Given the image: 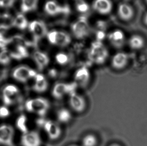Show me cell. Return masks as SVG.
I'll list each match as a JSON object with an SVG mask.
<instances>
[{"label":"cell","mask_w":147,"mask_h":146,"mask_svg":"<svg viewBox=\"0 0 147 146\" xmlns=\"http://www.w3.org/2000/svg\"><path fill=\"white\" fill-rule=\"evenodd\" d=\"M51 108V103L47 99L38 97L27 100L25 108L28 112L35 113L40 117H44Z\"/></svg>","instance_id":"obj_1"},{"label":"cell","mask_w":147,"mask_h":146,"mask_svg":"<svg viewBox=\"0 0 147 146\" xmlns=\"http://www.w3.org/2000/svg\"><path fill=\"white\" fill-rule=\"evenodd\" d=\"M36 123L38 127L44 130L51 140H57L61 137L62 129L57 123L52 120L45 119L44 117H40L37 119Z\"/></svg>","instance_id":"obj_2"},{"label":"cell","mask_w":147,"mask_h":146,"mask_svg":"<svg viewBox=\"0 0 147 146\" xmlns=\"http://www.w3.org/2000/svg\"><path fill=\"white\" fill-rule=\"evenodd\" d=\"M109 56V52L103 44L100 41L92 43L89 53V59L96 64L103 63Z\"/></svg>","instance_id":"obj_3"},{"label":"cell","mask_w":147,"mask_h":146,"mask_svg":"<svg viewBox=\"0 0 147 146\" xmlns=\"http://www.w3.org/2000/svg\"><path fill=\"white\" fill-rule=\"evenodd\" d=\"M78 84L76 82L71 83H58L55 85L52 91V95L57 99H61L65 95L69 96L75 92Z\"/></svg>","instance_id":"obj_4"},{"label":"cell","mask_w":147,"mask_h":146,"mask_svg":"<svg viewBox=\"0 0 147 146\" xmlns=\"http://www.w3.org/2000/svg\"><path fill=\"white\" fill-rule=\"evenodd\" d=\"M29 29L32 34L34 45L35 46H38L40 40L48 33L46 24L42 21H32L29 24Z\"/></svg>","instance_id":"obj_5"},{"label":"cell","mask_w":147,"mask_h":146,"mask_svg":"<svg viewBox=\"0 0 147 146\" xmlns=\"http://www.w3.org/2000/svg\"><path fill=\"white\" fill-rule=\"evenodd\" d=\"M47 36L50 43L60 47H65L71 42L70 35L63 31H51L48 33Z\"/></svg>","instance_id":"obj_6"},{"label":"cell","mask_w":147,"mask_h":146,"mask_svg":"<svg viewBox=\"0 0 147 146\" xmlns=\"http://www.w3.org/2000/svg\"><path fill=\"white\" fill-rule=\"evenodd\" d=\"M89 25L87 19L81 16L71 26V31L74 37L78 39L84 38L89 32Z\"/></svg>","instance_id":"obj_7"},{"label":"cell","mask_w":147,"mask_h":146,"mask_svg":"<svg viewBox=\"0 0 147 146\" xmlns=\"http://www.w3.org/2000/svg\"><path fill=\"white\" fill-rule=\"evenodd\" d=\"M69 105L71 109L74 112L81 113L86 108V102L84 97L75 92L69 95Z\"/></svg>","instance_id":"obj_8"},{"label":"cell","mask_w":147,"mask_h":146,"mask_svg":"<svg viewBox=\"0 0 147 146\" xmlns=\"http://www.w3.org/2000/svg\"><path fill=\"white\" fill-rule=\"evenodd\" d=\"M37 74L36 72L33 69L26 66H21L15 69L13 76L18 81L26 82L30 78H35Z\"/></svg>","instance_id":"obj_9"},{"label":"cell","mask_w":147,"mask_h":146,"mask_svg":"<svg viewBox=\"0 0 147 146\" xmlns=\"http://www.w3.org/2000/svg\"><path fill=\"white\" fill-rule=\"evenodd\" d=\"M14 131L10 125H1L0 127V145L13 146V140Z\"/></svg>","instance_id":"obj_10"},{"label":"cell","mask_w":147,"mask_h":146,"mask_svg":"<svg viewBox=\"0 0 147 146\" xmlns=\"http://www.w3.org/2000/svg\"><path fill=\"white\" fill-rule=\"evenodd\" d=\"M42 140L38 132L32 131L24 134L21 140L22 146H40Z\"/></svg>","instance_id":"obj_11"},{"label":"cell","mask_w":147,"mask_h":146,"mask_svg":"<svg viewBox=\"0 0 147 146\" xmlns=\"http://www.w3.org/2000/svg\"><path fill=\"white\" fill-rule=\"evenodd\" d=\"M45 10L47 14L56 15L61 13H68L69 9L67 7L61 6L54 1H49L45 4Z\"/></svg>","instance_id":"obj_12"},{"label":"cell","mask_w":147,"mask_h":146,"mask_svg":"<svg viewBox=\"0 0 147 146\" xmlns=\"http://www.w3.org/2000/svg\"><path fill=\"white\" fill-rule=\"evenodd\" d=\"M112 3L109 0H97L92 4V7L97 13L102 15L110 13L112 9Z\"/></svg>","instance_id":"obj_13"},{"label":"cell","mask_w":147,"mask_h":146,"mask_svg":"<svg viewBox=\"0 0 147 146\" xmlns=\"http://www.w3.org/2000/svg\"><path fill=\"white\" fill-rule=\"evenodd\" d=\"M125 35L122 31L117 30L111 33L109 35V39L110 43L116 48L122 47L125 41Z\"/></svg>","instance_id":"obj_14"},{"label":"cell","mask_w":147,"mask_h":146,"mask_svg":"<svg viewBox=\"0 0 147 146\" xmlns=\"http://www.w3.org/2000/svg\"><path fill=\"white\" fill-rule=\"evenodd\" d=\"M90 72L85 67H82L77 70L74 75V79L77 84L85 86L87 84L90 79Z\"/></svg>","instance_id":"obj_15"},{"label":"cell","mask_w":147,"mask_h":146,"mask_svg":"<svg viewBox=\"0 0 147 146\" xmlns=\"http://www.w3.org/2000/svg\"><path fill=\"white\" fill-rule=\"evenodd\" d=\"M128 61V57L124 52L117 53L112 60V66L115 69H121L125 67Z\"/></svg>","instance_id":"obj_16"},{"label":"cell","mask_w":147,"mask_h":146,"mask_svg":"<svg viewBox=\"0 0 147 146\" xmlns=\"http://www.w3.org/2000/svg\"><path fill=\"white\" fill-rule=\"evenodd\" d=\"M35 83L33 86V90L38 93H43L48 89V84L45 76L42 74H37L35 76Z\"/></svg>","instance_id":"obj_17"},{"label":"cell","mask_w":147,"mask_h":146,"mask_svg":"<svg viewBox=\"0 0 147 146\" xmlns=\"http://www.w3.org/2000/svg\"><path fill=\"white\" fill-rule=\"evenodd\" d=\"M33 58L39 70H42L49 64L50 58L45 53L36 51L33 54Z\"/></svg>","instance_id":"obj_18"},{"label":"cell","mask_w":147,"mask_h":146,"mask_svg":"<svg viewBox=\"0 0 147 146\" xmlns=\"http://www.w3.org/2000/svg\"><path fill=\"white\" fill-rule=\"evenodd\" d=\"M118 14L122 19L129 20L134 15V10L129 4L127 3H121L118 6Z\"/></svg>","instance_id":"obj_19"},{"label":"cell","mask_w":147,"mask_h":146,"mask_svg":"<svg viewBox=\"0 0 147 146\" xmlns=\"http://www.w3.org/2000/svg\"><path fill=\"white\" fill-rule=\"evenodd\" d=\"M57 118L58 121L60 123L63 124L69 123L72 119V113L67 108H61L57 112Z\"/></svg>","instance_id":"obj_20"},{"label":"cell","mask_w":147,"mask_h":146,"mask_svg":"<svg viewBox=\"0 0 147 146\" xmlns=\"http://www.w3.org/2000/svg\"><path fill=\"white\" fill-rule=\"evenodd\" d=\"M38 1L36 0L22 1L21 4V10L23 13L35 10L38 7Z\"/></svg>","instance_id":"obj_21"},{"label":"cell","mask_w":147,"mask_h":146,"mask_svg":"<svg viewBox=\"0 0 147 146\" xmlns=\"http://www.w3.org/2000/svg\"><path fill=\"white\" fill-rule=\"evenodd\" d=\"M129 46L134 49H140L143 47L144 40L142 37L138 35L132 36L129 41Z\"/></svg>","instance_id":"obj_22"},{"label":"cell","mask_w":147,"mask_h":146,"mask_svg":"<svg viewBox=\"0 0 147 146\" xmlns=\"http://www.w3.org/2000/svg\"><path fill=\"white\" fill-rule=\"evenodd\" d=\"M98 142V140L96 135L92 134H89L83 137L81 146H96Z\"/></svg>","instance_id":"obj_23"},{"label":"cell","mask_w":147,"mask_h":146,"mask_svg":"<svg viewBox=\"0 0 147 146\" xmlns=\"http://www.w3.org/2000/svg\"><path fill=\"white\" fill-rule=\"evenodd\" d=\"M13 26L21 30H24L28 26V21L23 15L19 14L14 20Z\"/></svg>","instance_id":"obj_24"},{"label":"cell","mask_w":147,"mask_h":146,"mask_svg":"<svg viewBox=\"0 0 147 146\" xmlns=\"http://www.w3.org/2000/svg\"><path fill=\"white\" fill-rule=\"evenodd\" d=\"M27 119L24 115H21L16 121V125L17 128L24 134L28 133V128L26 126Z\"/></svg>","instance_id":"obj_25"},{"label":"cell","mask_w":147,"mask_h":146,"mask_svg":"<svg viewBox=\"0 0 147 146\" xmlns=\"http://www.w3.org/2000/svg\"><path fill=\"white\" fill-rule=\"evenodd\" d=\"M76 9L80 13H85L89 10V6L88 3L84 1H76L75 2Z\"/></svg>","instance_id":"obj_26"},{"label":"cell","mask_w":147,"mask_h":146,"mask_svg":"<svg viewBox=\"0 0 147 146\" xmlns=\"http://www.w3.org/2000/svg\"><path fill=\"white\" fill-rule=\"evenodd\" d=\"M11 57L9 52L6 50H3L0 53V63L7 65L10 62Z\"/></svg>","instance_id":"obj_27"},{"label":"cell","mask_w":147,"mask_h":146,"mask_svg":"<svg viewBox=\"0 0 147 146\" xmlns=\"http://www.w3.org/2000/svg\"><path fill=\"white\" fill-rule=\"evenodd\" d=\"M56 61L61 65H65L69 61V57L66 54L64 53H59L55 57Z\"/></svg>","instance_id":"obj_28"},{"label":"cell","mask_w":147,"mask_h":146,"mask_svg":"<svg viewBox=\"0 0 147 146\" xmlns=\"http://www.w3.org/2000/svg\"><path fill=\"white\" fill-rule=\"evenodd\" d=\"M10 114L9 111L5 106L0 107V117L5 118L7 117Z\"/></svg>","instance_id":"obj_29"},{"label":"cell","mask_w":147,"mask_h":146,"mask_svg":"<svg viewBox=\"0 0 147 146\" xmlns=\"http://www.w3.org/2000/svg\"><path fill=\"white\" fill-rule=\"evenodd\" d=\"M14 1H0V7H11L14 4Z\"/></svg>","instance_id":"obj_30"},{"label":"cell","mask_w":147,"mask_h":146,"mask_svg":"<svg viewBox=\"0 0 147 146\" xmlns=\"http://www.w3.org/2000/svg\"><path fill=\"white\" fill-rule=\"evenodd\" d=\"M9 27L4 25H0V39L5 38L4 35L6 34Z\"/></svg>","instance_id":"obj_31"},{"label":"cell","mask_w":147,"mask_h":146,"mask_svg":"<svg viewBox=\"0 0 147 146\" xmlns=\"http://www.w3.org/2000/svg\"><path fill=\"white\" fill-rule=\"evenodd\" d=\"M105 36V35L104 33L103 32H98L97 34V37L98 39V41H99V40H102V39L104 38Z\"/></svg>","instance_id":"obj_32"},{"label":"cell","mask_w":147,"mask_h":146,"mask_svg":"<svg viewBox=\"0 0 147 146\" xmlns=\"http://www.w3.org/2000/svg\"><path fill=\"white\" fill-rule=\"evenodd\" d=\"M144 21H145V23L147 25V13L145 15V18H144Z\"/></svg>","instance_id":"obj_33"},{"label":"cell","mask_w":147,"mask_h":146,"mask_svg":"<svg viewBox=\"0 0 147 146\" xmlns=\"http://www.w3.org/2000/svg\"><path fill=\"white\" fill-rule=\"evenodd\" d=\"M109 146H121L119 144H117V143H114V144H111Z\"/></svg>","instance_id":"obj_34"},{"label":"cell","mask_w":147,"mask_h":146,"mask_svg":"<svg viewBox=\"0 0 147 146\" xmlns=\"http://www.w3.org/2000/svg\"><path fill=\"white\" fill-rule=\"evenodd\" d=\"M69 146H80L77 145H70Z\"/></svg>","instance_id":"obj_35"}]
</instances>
